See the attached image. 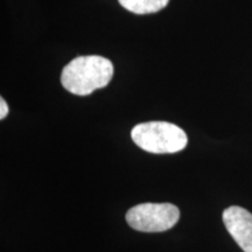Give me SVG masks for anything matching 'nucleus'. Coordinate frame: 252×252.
<instances>
[{"mask_svg": "<svg viewBox=\"0 0 252 252\" xmlns=\"http://www.w3.org/2000/svg\"><path fill=\"white\" fill-rule=\"evenodd\" d=\"M223 223L242 250L252 252V214L242 207H229L223 212Z\"/></svg>", "mask_w": 252, "mask_h": 252, "instance_id": "obj_4", "label": "nucleus"}, {"mask_svg": "<svg viewBox=\"0 0 252 252\" xmlns=\"http://www.w3.org/2000/svg\"><path fill=\"white\" fill-rule=\"evenodd\" d=\"M8 113L7 104L4 100V98H0V119H4Z\"/></svg>", "mask_w": 252, "mask_h": 252, "instance_id": "obj_6", "label": "nucleus"}, {"mask_svg": "<svg viewBox=\"0 0 252 252\" xmlns=\"http://www.w3.org/2000/svg\"><path fill=\"white\" fill-rule=\"evenodd\" d=\"M180 219V210L171 203H143L126 213V220L134 230L162 232L173 228Z\"/></svg>", "mask_w": 252, "mask_h": 252, "instance_id": "obj_3", "label": "nucleus"}, {"mask_svg": "<svg viewBox=\"0 0 252 252\" xmlns=\"http://www.w3.org/2000/svg\"><path fill=\"white\" fill-rule=\"evenodd\" d=\"M131 137L141 150L156 154L180 152L188 143L186 132L167 122H149L134 126Z\"/></svg>", "mask_w": 252, "mask_h": 252, "instance_id": "obj_2", "label": "nucleus"}, {"mask_svg": "<svg viewBox=\"0 0 252 252\" xmlns=\"http://www.w3.org/2000/svg\"><path fill=\"white\" fill-rule=\"evenodd\" d=\"M112 76L113 65L110 60L98 55L80 56L63 68L61 83L69 93L87 96L108 86Z\"/></svg>", "mask_w": 252, "mask_h": 252, "instance_id": "obj_1", "label": "nucleus"}, {"mask_svg": "<svg viewBox=\"0 0 252 252\" xmlns=\"http://www.w3.org/2000/svg\"><path fill=\"white\" fill-rule=\"evenodd\" d=\"M123 7L135 14H151L165 8L169 0H118Z\"/></svg>", "mask_w": 252, "mask_h": 252, "instance_id": "obj_5", "label": "nucleus"}]
</instances>
